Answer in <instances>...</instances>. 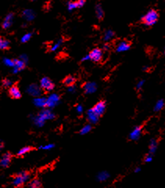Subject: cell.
Instances as JSON below:
<instances>
[{
    "instance_id": "9c48e42d",
    "label": "cell",
    "mask_w": 165,
    "mask_h": 188,
    "mask_svg": "<svg viewBox=\"0 0 165 188\" xmlns=\"http://www.w3.org/2000/svg\"><path fill=\"white\" fill-rule=\"evenodd\" d=\"M87 118H88V120L89 122L90 123H92V124H95V123H97V122L99 121V118L100 116L95 113L93 110L90 109L88 113H87Z\"/></svg>"
},
{
    "instance_id": "e0dca14e",
    "label": "cell",
    "mask_w": 165,
    "mask_h": 188,
    "mask_svg": "<svg viewBox=\"0 0 165 188\" xmlns=\"http://www.w3.org/2000/svg\"><path fill=\"white\" fill-rule=\"evenodd\" d=\"M157 146L158 145H157V142L156 139H153L150 140V142H149V154L150 155H153L156 152Z\"/></svg>"
},
{
    "instance_id": "6da1fadb",
    "label": "cell",
    "mask_w": 165,
    "mask_h": 188,
    "mask_svg": "<svg viewBox=\"0 0 165 188\" xmlns=\"http://www.w3.org/2000/svg\"><path fill=\"white\" fill-rule=\"evenodd\" d=\"M29 178H30V174L28 172H25V171L20 172L14 178L13 185L16 187H20L24 185L25 183H27L29 180Z\"/></svg>"
},
{
    "instance_id": "1f68e13d",
    "label": "cell",
    "mask_w": 165,
    "mask_h": 188,
    "mask_svg": "<svg viewBox=\"0 0 165 188\" xmlns=\"http://www.w3.org/2000/svg\"><path fill=\"white\" fill-rule=\"evenodd\" d=\"M141 172L140 168H136V169H135V173H138V172Z\"/></svg>"
},
{
    "instance_id": "ffe728a7",
    "label": "cell",
    "mask_w": 165,
    "mask_h": 188,
    "mask_svg": "<svg viewBox=\"0 0 165 188\" xmlns=\"http://www.w3.org/2000/svg\"><path fill=\"white\" fill-rule=\"evenodd\" d=\"M95 13H96V16L99 19H102L103 17V10L102 7H101V5H96V7H95Z\"/></svg>"
},
{
    "instance_id": "d6a6232c",
    "label": "cell",
    "mask_w": 165,
    "mask_h": 188,
    "mask_svg": "<svg viewBox=\"0 0 165 188\" xmlns=\"http://www.w3.org/2000/svg\"><path fill=\"white\" fill-rule=\"evenodd\" d=\"M3 148V143L2 141H0V150Z\"/></svg>"
},
{
    "instance_id": "277c9868",
    "label": "cell",
    "mask_w": 165,
    "mask_h": 188,
    "mask_svg": "<svg viewBox=\"0 0 165 188\" xmlns=\"http://www.w3.org/2000/svg\"><path fill=\"white\" fill-rule=\"evenodd\" d=\"M40 85L41 88L42 90H45V91H46V92L52 91L55 87L54 83L52 82L49 78H46V77H45V78H43V79L41 80Z\"/></svg>"
},
{
    "instance_id": "484cf974",
    "label": "cell",
    "mask_w": 165,
    "mask_h": 188,
    "mask_svg": "<svg viewBox=\"0 0 165 188\" xmlns=\"http://www.w3.org/2000/svg\"><path fill=\"white\" fill-rule=\"evenodd\" d=\"M78 7V3L77 2H70L68 3V9L70 10H72L74 9H76Z\"/></svg>"
},
{
    "instance_id": "4dcf8cb0",
    "label": "cell",
    "mask_w": 165,
    "mask_h": 188,
    "mask_svg": "<svg viewBox=\"0 0 165 188\" xmlns=\"http://www.w3.org/2000/svg\"><path fill=\"white\" fill-rule=\"evenodd\" d=\"M77 111L78 112L79 114H81L82 112H83V107H82V106H81V105H78V106L77 107Z\"/></svg>"
},
{
    "instance_id": "2e32d148",
    "label": "cell",
    "mask_w": 165,
    "mask_h": 188,
    "mask_svg": "<svg viewBox=\"0 0 165 188\" xmlns=\"http://www.w3.org/2000/svg\"><path fill=\"white\" fill-rule=\"evenodd\" d=\"M85 90L86 93H92L96 90V85L93 82H89L85 85Z\"/></svg>"
},
{
    "instance_id": "30bf717a",
    "label": "cell",
    "mask_w": 165,
    "mask_h": 188,
    "mask_svg": "<svg viewBox=\"0 0 165 188\" xmlns=\"http://www.w3.org/2000/svg\"><path fill=\"white\" fill-rule=\"evenodd\" d=\"M141 134H142V128L140 126H136L130 133L129 138L132 140H138L141 136Z\"/></svg>"
},
{
    "instance_id": "8fae6325",
    "label": "cell",
    "mask_w": 165,
    "mask_h": 188,
    "mask_svg": "<svg viewBox=\"0 0 165 188\" xmlns=\"http://www.w3.org/2000/svg\"><path fill=\"white\" fill-rule=\"evenodd\" d=\"M58 102H59V96L53 94L46 100V106L49 107H53L57 105Z\"/></svg>"
},
{
    "instance_id": "7a4b0ae2",
    "label": "cell",
    "mask_w": 165,
    "mask_h": 188,
    "mask_svg": "<svg viewBox=\"0 0 165 188\" xmlns=\"http://www.w3.org/2000/svg\"><path fill=\"white\" fill-rule=\"evenodd\" d=\"M142 22L146 26H152L158 20V13L154 10H150L142 17Z\"/></svg>"
},
{
    "instance_id": "ba28073f",
    "label": "cell",
    "mask_w": 165,
    "mask_h": 188,
    "mask_svg": "<svg viewBox=\"0 0 165 188\" xmlns=\"http://www.w3.org/2000/svg\"><path fill=\"white\" fill-rule=\"evenodd\" d=\"M105 109L106 104L104 101H100V102L97 103V104L94 106V107L92 108V110H93L99 116H101V115H103V113H104V111H105Z\"/></svg>"
},
{
    "instance_id": "7402d4cb",
    "label": "cell",
    "mask_w": 165,
    "mask_h": 188,
    "mask_svg": "<svg viewBox=\"0 0 165 188\" xmlns=\"http://www.w3.org/2000/svg\"><path fill=\"white\" fill-rule=\"evenodd\" d=\"M31 151V147H22L21 149H20L17 152V155L18 156H23L25 155V154H27V152Z\"/></svg>"
},
{
    "instance_id": "52a82bcc",
    "label": "cell",
    "mask_w": 165,
    "mask_h": 188,
    "mask_svg": "<svg viewBox=\"0 0 165 188\" xmlns=\"http://www.w3.org/2000/svg\"><path fill=\"white\" fill-rule=\"evenodd\" d=\"M11 159H12V155L10 153L4 154L0 159V166L3 167V168L8 167L11 162Z\"/></svg>"
},
{
    "instance_id": "5bb4252c",
    "label": "cell",
    "mask_w": 165,
    "mask_h": 188,
    "mask_svg": "<svg viewBox=\"0 0 165 188\" xmlns=\"http://www.w3.org/2000/svg\"><path fill=\"white\" fill-rule=\"evenodd\" d=\"M110 178V173L106 171H102L100 172L96 176V179L99 182H103L107 180Z\"/></svg>"
},
{
    "instance_id": "d6986e66",
    "label": "cell",
    "mask_w": 165,
    "mask_h": 188,
    "mask_svg": "<svg viewBox=\"0 0 165 188\" xmlns=\"http://www.w3.org/2000/svg\"><path fill=\"white\" fill-rule=\"evenodd\" d=\"M35 104L36 106L43 107L46 106V100L44 98H38L35 100Z\"/></svg>"
},
{
    "instance_id": "8992f818",
    "label": "cell",
    "mask_w": 165,
    "mask_h": 188,
    "mask_svg": "<svg viewBox=\"0 0 165 188\" xmlns=\"http://www.w3.org/2000/svg\"><path fill=\"white\" fill-rule=\"evenodd\" d=\"M9 95L10 96L11 98L20 99L21 97V93L19 90V87L16 83L12 85L9 89Z\"/></svg>"
},
{
    "instance_id": "83f0119b",
    "label": "cell",
    "mask_w": 165,
    "mask_h": 188,
    "mask_svg": "<svg viewBox=\"0 0 165 188\" xmlns=\"http://www.w3.org/2000/svg\"><path fill=\"white\" fill-rule=\"evenodd\" d=\"M85 1L86 0H78V7H81V6H83L84 4L85 3Z\"/></svg>"
},
{
    "instance_id": "4316f807",
    "label": "cell",
    "mask_w": 165,
    "mask_h": 188,
    "mask_svg": "<svg viewBox=\"0 0 165 188\" xmlns=\"http://www.w3.org/2000/svg\"><path fill=\"white\" fill-rule=\"evenodd\" d=\"M153 161V155H147L145 158V162H151Z\"/></svg>"
},
{
    "instance_id": "44dd1931",
    "label": "cell",
    "mask_w": 165,
    "mask_h": 188,
    "mask_svg": "<svg viewBox=\"0 0 165 188\" xmlns=\"http://www.w3.org/2000/svg\"><path fill=\"white\" fill-rule=\"evenodd\" d=\"M164 107V101L163 100H160L157 102V104H155L154 111H159L161 109H163V107Z\"/></svg>"
},
{
    "instance_id": "f1b7e54d",
    "label": "cell",
    "mask_w": 165,
    "mask_h": 188,
    "mask_svg": "<svg viewBox=\"0 0 165 188\" xmlns=\"http://www.w3.org/2000/svg\"><path fill=\"white\" fill-rule=\"evenodd\" d=\"M144 82H144L143 80H141V81H139V82H138V84H137V89H138V90H139V89H141V88H142V86L143 85Z\"/></svg>"
},
{
    "instance_id": "603a6c76",
    "label": "cell",
    "mask_w": 165,
    "mask_h": 188,
    "mask_svg": "<svg viewBox=\"0 0 165 188\" xmlns=\"http://www.w3.org/2000/svg\"><path fill=\"white\" fill-rule=\"evenodd\" d=\"M91 129H92V126H91V125H85L84 127L81 129V131H80V133H81V135H85V134L89 133L90 131H91Z\"/></svg>"
},
{
    "instance_id": "5b68a950",
    "label": "cell",
    "mask_w": 165,
    "mask_h": 188,
    "mask_svg": "<svg viewBox=\"0 0 165 188\" xmlns=\"http://www.w3.org/2000/svg\"><path fill=\"white\" fill-rule=\"evenodd\" d=\"M89 60H92L94 62H100L103 58V51L99 48L92 49L89 54Z\"/></svg>"
},
{
    "instance_id": "9a60e30c",
    "label": "cell",
    "mask_w": 165,
    "mask_h": 188,
    "mask_svg": "<svg viewBox=\"0 0 165 188\" xmlns=\"http://www.w3.org/2000/svg\"><path fill=\"white\" fill-rule=\"evenodd\" d=\"M76 82V79L72 75H68V76L65 77V79H63V83L67 85V86H73L74 84Z\"/></svg>"
},
{
    "instance_id": "7c38bea8",
    "label": "cell",
    "mask_w": 165,
    "mask_h": 188,
    "mask_svg": "<svg viewBox=\"0 0 165 188\" xmlns=\"http://www.w3.org/2000/svg\"><path fill=\"white\" fill-rule=\"evenodd\" d=\"M129 49H130V43H128L126 41H122L118 44V46L117 47V52H125V51H127Z\"/></svg>"
},
{
    "instance_id": "f546056e",
    "label": "cell",
    "mask_w": 165,
    "mask_h": 188,
    "mask_svg": "<svg viewBox=\"0 0 165 188\" xmlns=\"http://www.w3.org/2000/svg\"><path fill=\"white\" fill-rule=\"evenodd\" d=\"M30 37H31L30 34H27V35H26V36L23 37V38H22V41H23V42H27V40H28V39L30 38Z\"/></svg>"
},
{
    "instance_id": "4fadbf2b",
    "label": "cell",
    "mask_w": 165,
    "mask_h": 188,
    "mask_svg": "<svg viewBox=\"0 0 165 188\" xmlns=\"http://www.w3.org/2000/svg\"><path fill=\"white\" fill-rule=\"evenodd\" d=\"M10 48V44L6 38L0 36V49L1 50H8Z\"/></svg>"
},
{
    "instance_id": "d4e9b609",
    "label": "cell",
    "mask_w": 165,
    "mask_h": 188,
    "mask_svg": "<svg viewBox=\"0 0 165 188\" xmlns=\"http://www.w3.org/2000/svg\"><path fill=\"white\" fill-rule=\"evenodd\" d=\"M54 147H55L54 144H46L44 145V146H40V147H39V149L49 150H52V148H54Z\"/></svg>"
},
{
    "instance_id": "836d02e7",
    "label": "cell",
    "mask_w": 165,
    "mask_h": 188,
    "mask_svg": "<svg viewBox=\"0 0 165 188\" xmlns=\"http://www.w3.org/2000/svg\"><path fill=\"white\" fill-rule=\"evenodd\" d=\"M104 49H109V46H104Z\"/></svg>"
},
{
    "instance_id": "cb8c5ba5",
    "label": "cell",
    "mask_w": 165,
    "mask_h": 188,
    "mask_svg": "<svg viewBox=\"0 0 165 188\" xmlns=\"http://www.w3.org/2000/svg\"><path fill=\"white\" fill-rule=\"evenodd\" d=\"M113 36H114V32H113L112 31H106L105 32V35H104V40H105V41H108L110 38H113Z\"/></svg>"
},
{
    "instance_id": "ac0fdd59",
    "label": "cell",
    "mask_w": 165,
    "mask_h": 188,
    "mask_svg": "<svg viewBox=\"0 0 165 188\" xmlns=\"http://www.w3.org/2000/svg\"><path fill=\"white\" fill-rule=\"evenodd\" d=\"M28 188H42L41 182L38 179H34L28 183Z\"/></svg>"
},
{
    "instance_id": "3957f363",
    "label": "cell",
    "mask_w": 165,
    "mask_h": 188,
    "mask_svg": "<svg viewBox=\"0 0 165 188\" xmlns=\"http://www.w3.org/2000/svg\"><path fill=\"white\" fill-rule=\"evenodd\" d=\"M54 118V115L50 111L45 110L41 112L38 117L35 118V122L38 126H42L45 123V121L48 119H52Z\"/></svg>"
}]
</instances>
